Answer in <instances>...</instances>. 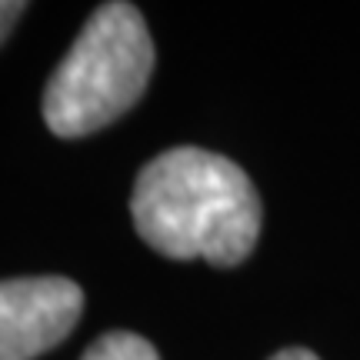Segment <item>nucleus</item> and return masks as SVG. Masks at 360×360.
Returning <instances> with one entry per match:
<instances>
[{"instance_id":"obj_1","label":"nucleus","mask_w":360,"mask_h":360,"mask_svg":"<svg viewBox=\"0 0 360 360\" xmlns=\"http://www.w3.org/2000/svg\"><path fill=\"white\" fill-rule=\"evenodd\" d=\"M130 217L164 257L237 267L257 244L264 210L257 187L231 157L174 147L137 174Z\"/></svg>"},{"instance_id":"obj_3","label":"nucleus","mask_w":360,"mask_h":360,"mask_svg":"<svg viewBox=\"0 0 360 360\" xmlns=\"http://www.w3.org/2000/svg\"><path fill=\"white\" fill-rule=\"evenodd\" d=\"M84 290L70 277L0 281V360H37L77 327Z\"/></svg>"},{"instance_id":"obj_2","label":"nucleus","mask_w":360,"mask_h":360,"mask_svg":"<svg viewBox=\"0 0 360 360\" xmlns=\"http://www.w3.org/2000/svg\"><path fill=\"white\" fill-rule=\"evenodd\" d=\"M154 74V40L134 4H101L53 67L44 120L57 137H87L127 114Z\"/></svg>"},{"instance_id":"obj_6","label":"nucleus","mask_w":360,"mask_h":360,"mask_svg":"<svg viewBox=\"0 0 360 360\" xmlns=\"http://www.w3.org/2000/svg\"><path fill=\"white\" fill-rule=\"evenodd\" d=\"M270 360H317V354H310V350H304V347H287V350H281V354H274Z\"/></svg>"},{"instance_id":"obj_4","label":"nucleus","mask_w":360,"mask_h":360,"mask_svg":"<svg viewBox=\"0 0 360 360\" xmlns=\"http://www.w3.org/2000/svg\"><path fill=\"white\" fill-rule=\"evenodd\" d=\"M80 360H160L157 347L141 334L130 330H110V334L97 337Z\"/></svg>"},{"instance_id":"obj_5","label":"nucleus","mask_w":360,"mask_h":360,"mask_svg":"<svg viewBox=\"0 0 360 360\" xmlns=\"http://www.w3.org/2000/svg\"><path fill=\"white\" fill-rule=\"evenodd\" d=\"M24 11H27V7L20 4V0H0V44L7 40V34L13 30L17 17H20Z\"/></svg>"}]
</instances>
